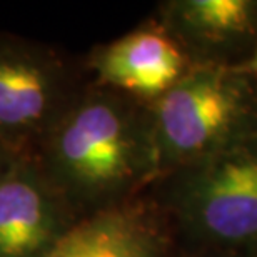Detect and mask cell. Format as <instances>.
Listing matches in <instances>:
<instances>
[{
    "mask_svg": "<svg viewBox=\"0 0 257 257\" xmlns=\"http://www.w3.org/2000/svg\"><path fill=\"white\" fill-rule=\"evenodd\" d=\"M34 156L84 219L105 210L107 200L137 176L142 152L119 102L97 90H82Z\"/></svg>",
    "mask_w": 257,
    "mask_h": 257,
    "instance_id": "6da1fadb",
    "label": "cell"
},
{
    "mask_svg": "<svg viewBox=\"0 0 257 257\" xmlns=\"http://www.w3.org/2000/svg\"><path fill=\"white\" fill-rule=\"evenodd\" d=\"M187 19L210 30L240 29L247 20V4L242 0H194L186 7Z\"/></svg>",
    "mask_w": 257,
    "mask_h": 257,
    "instance_id": "ba28073f",
    "label": "cell"
},
{
    "mask_svg": "<svg viewBox=\"0 0 257 257\" xmlns=\"http://www.w3.org/2000/svg\"><path fill=\"white\" fill-rule=\"evenodd\" d=\"M92 67L102 85L159 99L182 79L184 55L167 35L141 30L102 49Z\"/></svg>",
    "mask_w": 257,
    "mask_h": 257,
    "instance_id": "5b68a950",
    "label": "cell"
},
{
    "mask_svg": "<svg viewBox=\"0 0 257 257\" xmlns=\"http://www.w3.org/2000/svg\"><path fill=\"white\" fill-rule=\"evenodd\" d=\"M255 67H257V59H255Z\"/></svg>",
    "mask_w": 257,
    "mask_h": 257,
    "instance_id": "30bf717a",
    "label": "cell"
},
{
    "mask_svg": "<svg viewBox=\"0 0 257 257\" xmlns=\"http://www.w3.org/2000/svg\"><path fill=\"white\" fill-rule=\"evenodd\" d=\"M17 156H20V154H15L14 151H10L7 146H4V144L0 142V177L4 176V172L10 167V164L14 162V159Z\"/></svg>",
    "mask_w": 257,
    "mask_h": 257,
    "instance_id": "9c48e42d",
    "label": "cell"
},
{
    "mask_svg": "<svg viewBox=\"0 0 257 257\" xmlns=\"http://www.w3.org/2000/svg\"><path fill=\"white\" fill-rule=\"evenodd\" d=\"M199 200L204 225L219 237L257 234V166L229 164L205 184Z\"/></svg>",
    "mask_w": 257,
    "mask_h": 257,
    "instance_id": "52a82bcc",
    "label": "cell"
},
{
    "mask_svg": "<svg viewBox=\"0 0 257 257\" xmlns=\"http://www.w3.org/2000/svg\"><path fill=\"white\" fill-rule=\"evenodd\" d=\"M154 230L139 214L110 207L84 217L45 257H157Z\"/></svg>",
    "mask_w": 257,
    "mask_h": 257,
    "instance_id": "8992f818",
    "label": "cell"
},
{
    "mask_svg": "<svg viewBox=\"0 0 257 257\" xmlns=\"http://www.w3.org/2000/svg\"><path fill=\"white\" fill-rule=\"evenodd\" d=\"M232 112L230 95L210 75L181 79L157 100L159 142L174 156L195 154L224 131Z\"/></svg>",
    "mask_w": 257,
    "mask_h": 257,
    "instance_id": "277c9868",
    "label": "cell"
},
{
    "mask_svg": "<svg viewBox=\"0 0 257 257\" xmlns=\"http://www.w3.org/2000/svg\"><path fill=\"white\" fill-rule=\"evenodd\" d=\"M80 217L34 154H20L0 177V257H45Z\"/></svg>",
    "mask_w": 257,
    "mask_h": 257,
    "instance_id": "3957f363",
    "label": "cell"
},
{
    "mask_svg": "<svg viewBox=\"0 0 257 257\" xmlns=\"http://www.w3.org/2000/svg\"><path fill=\"white\" fill-rule=\"evenodd\" d=\"M82 92L80 74L47 45L0 35V142L34 154Z\"/></svg>",
    "mask_w": 257,
    "mask_h": 257,
    "instance_id": "7a4b0ae2",
    "label": "cell"
}]
</instances>
